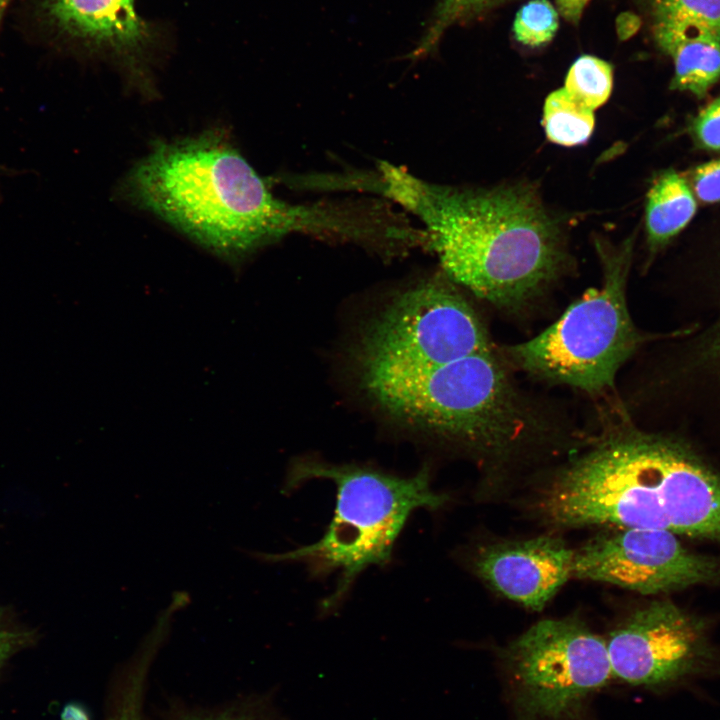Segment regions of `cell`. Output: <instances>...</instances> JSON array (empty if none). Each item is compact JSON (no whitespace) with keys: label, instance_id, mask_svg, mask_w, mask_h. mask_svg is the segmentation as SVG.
Masks as SVG:
<instances>
[{"label":"cell","instance_id":"obj_16","mask_svg":"<svg viewBox=\"0 0 720 720\" xmlns=\"http://www.w3.org/2000/svg\"><path fill=\"white\" fill-rule=\"evenodd\" d=\"M163 632L150 635L121 673L105 720H144L143 701L148 672L162 642Z\"/></svg>","mask_w":720,"mask_h":720},{"label":"cell","instance_id":"obj_7","mask_svg":"<svg viewBox=\"0 0 720 720\" xmlns=\"http://www.w3.org/2000/svg\"><path fill=\"white\" fill-rule=\"evenodd\" d=\"M517 720H568L613 676L606 640L575 617L543 619L502 653Z\"/></svg>","mask_w":720,"mask_h":720},{"label":"cell","instance_id":"obj_6","mask_svg":"<svg viewBox=\"0 0 720 720\" xmlns=\"http://www.w3.org/2000/svg\"><path fill=\"white\" fill-rule=\"evenodd\" d=\"M633 242L629 238L617 248L598 242L603 284L588 289L542 333L508 347L516 366L537 378L591 394L614 385L617 371L642 340L626 301Z\"/></svg>","mask_w":720,"mask_h":720},{"label":"cell","instance_id":"obj_25","mask_svg":"<svg viewBox=\"0 0 720 720\" xmlns=\"http://www.w3.org/2000/svg\"><path fill=\"white\" fill-rule=\"evenodd\" d=\"M557 10L567 21L577 23L590 0H555Z\"/></svg>","mask_w":720,"mask_h":720},{"label":"cell","instance_id":"obj_2","mask_svg":"<svg viewBox=\"0 0 720 720\" xmlns=\"http://www.w3.org/2000/svg\"><path fill=\"white\" fill-rule=\"evenodd\" d=\"M529 506L553 530L649 528L720 543V475L678 441L632 428L557 468Z\"/></svg>","mask_w":720,"mask_h":720},{"label":"cell","instance_id":"obj_10","mask_svg":"<svg viewBox=\"0 0 720 720\" xmlns=\"http://www.w3.org/2000/svg\"><path fill=\"white\" fill-rule=\"evenodd\" d=\"M572 578L658 595L720 585V559L691 550L669 531L607 528L573 549Z\"/></svg>","mask_w":720,"mask_h":720},{"label":"cell","instance_id":"obj_13","mask_svg":"<svg viewBox=\"0 0 720 720\" xmlns=\"http://www.w3.org/2000/svg\"><path fill=\"white\" fill-rule=\"evenodd\" d=\"M652 32L674 63L670 88L703 98L720 79V38L703 26L674 20H653Z\"/></svg>","mask_w":720,"mask_h":720},{"label":"cell","instance_id":"obj_27","mask_svg":"<svg viewBox=\"0 0 720 720\" xmlns=\"http://www.w3.org/2000/svg\"><path fill=\"white\" fill-rule=\"evenodd\" d=\"M11 0H0V24L4 17L5 11L8 8Z\"/></svg>","mask_w":720,"mask_h":720},{"label":"cell","instance_id":"obj_19","mask_svg":"<svg viewBox=\"0 0 720 720\" xmlns=\"http://www.w3.org/2000/svg\"><path fill=\"white\" fill-rule=\"evenodd\" d=\"M558 27V11L548 0H530L518 10L513 34L525 46L540 47L554 38Z\"/></svg>","mask_w":720,"mask_h":720},{"label":"cell","instance_id":"obj_11","mask_svg":"<svg viewBox=\"0 0 720 720\" xmlns=\"http://www.w3.org/2000/svg\"><path fill=\"white\" fill-rule=\"evenodd\" d=\"M42 11L60 36L111 60L136 85L150 90L162 33L136 12L134 0H45Z\"/></svg>","mask_w":720,"mask_h":720},{"label":"cell","instance_id":"obj_4","mask_svg":"<svg viewBox=\"0 0 720 720\" xmlns=\"http://www.w3.org/2000/svg\"><path fill=\"white\" fill-rule=\"evenodd\" d=\"M367 395L391 417L488 463L519 456L544 432L493 351L382 371Z\"/></svg>","mask_w":720,"mask_h":720},{"label":"cell","instance_id":"obj_23","mask_svg":"<svg viewBox=\"0 0 720 720\" xmlns=\"http://www.w3.org/2000/svg\"><path fill=\"white\" fill-rule=\"evenodd\" d=\"M692 190L704 203L720 202V158L697 166L690 174Z\"/></svg>","mask_w":720,"mask_h":720},{"label":"cell","instance_id":"obj_21","mask_svg":"<svg viewBox=\"0 0 720 720\" xmlns=\"http://www.w3.org/2000/svg\"><path fill=\"white\" fill-rule=\"evenodd\" d=\"M174 720H286L269 698L252 697L213 711H185Z\"/></svg>","mask_w":720,"mask_h":720},{"label":"cell","instance_id":"obj_1","mask_svg":"<svg viewBox=\"0 0 720 720\" xmlns=\"http://www.w3.org/2000/svg\"><path fill=\"white\" fill-rule=\"evenodd\" d=\"M124 196L227 259H240L291 233L374 242L381 229L373 203L294 204L269 185L216 130L159 141L129 171Z\"/></svg>","mask_w":720,"mask_h":720},{"label":"cell","instance_id":"obj_15","mask_svg":"<svg viewBox=\"0 0 720 720\" xmlns=\"http://www.w3.org/2000/svg\"><path fill=\"white\" fill-rule=\"evenodd\" d=\"M542 123L551 142L571 147L590 138L595 118L593 110L577 102L563 87L546 97Z\"/></svg>","mask_w":720,"mask_h":720},{"label":"cell","instance_id":"obj_14","mask_svg":"<svg viewBox=\"0 0 720 720\" xmlns=\"http://www.w3.org/2000/svg\"><path fill=\"white\" fill-rule=\"evenodd\" d=\"M697 202L687 181L675 170L663 171L647 195L645 226L652 249L675 237L691 221Z\"/></svg>","mask_w":720,"mask_h":720},{"label":"cell","instance_id":"obj_3","mask_svg":"<svg viewBox=\"0 0 720 720\" xmlns=\"http://www.w3.org/2000/svg\"><path fill=\"white\" fill-rule=\"evenodd\" d=\"M380 191L424 224L444 271L476 296L517 308L541 294L565 261L559 226L526 187L462 189L427 182L387 162Z\"/></svg>","mask_w":720,"mask_h":720},{"label":"cell","instance_id":"obj_22","mask_svg":"<svg viewBox=\"0 0 720 720\" xmlns=\"http://www.w3.org/2000/svg\"><path fill=\"white\" fill-rule=\"evenodd\" d=\"M688 130L698 148L720 151V96L690 121Z\"/></svg>","mask_w":720,"mask_h":720},{"label":"cell","instance_id":"obj_9","mask_svg":"<svg viewBox=\"0 0 720 720\" xmlns=\"http://www.w3.org/2000/svg\"><path fill=\"white\" fill-rule=\"evenodd\" d=\"M612 674L653 691L720 677V649L707 620L670 600L635 610L606 640Z\"/></svg>","mask_w":720,"mask_h":720},{"label":"cell","instance_id":"obj_5","mask_svg":"<svg viewBox=\"0 0 720 720\" xmlns=\"http://www.w3.org/2000/svg\"><path fill=\"white\" fill-rule=\"evenodd\" d=\"M310 480L335 485L334 514L325 533L312 544L262 557L301 563L312 576L337 573L335 590L322 601L321 609L327 613L342 603L366 568L391 562L395 543L415 510H439L450 499L432 488L427 467L403 477L369 466L301 459L291 466L285 489L291 491Z\"/></svg>","mask_w":720,"mask_h":720},{"label":"cell","instance_id":"obj_8","mask_svg":"<svg viewBox=\"0 0 720 720\" xmlns=\"http://www.w3.org/2000/svg\"><path fill=\"white\" fill-rule=\"evenodd\" d=\"M492 352L475 310L453 286L428 281L394 297L364 328L356 365L448 363Z\"/></svg>","mask_w":720,"mask_h":720},{"label":"cell","instance_id":"obj_18","mask_svg":"<svg viewBox=\"0 0 720 720\" xmlns=\"http://www.w3.org/2000/svg\"><path fill=\"white\" fill-rule=\"evenodd\" d=\"M612 87V66L592 55H582L574 61L564 85L571 97L593 111L609 99Z\"/></svg>","mask_w":720,"mask_h":720},{"label":"cell","instance_id":"obj_20","mask_svg":"<svg viewBox=\"0 0 720 720\" xmlns=\"http://www.w3.org/2000/svg\"><path fill=\"white\" fill-rule=\"evenodd\" d=\"M653 20L703 26L720 38V0H651Z\"/></svg>","mask_w":720,"mask_h":720},{"label":"cell","instance_id":"obj_17","mask_svg":"<svg viewBox=\"0 0 720 720\" xmlns=\"http://www.w3.org/2000/svg\"><path fill=\"white\" fill-rule=\"evenodd\" d=\"M503 1L439 0L422 36L407 58L414 61L425 58L437 49L446 30L474 19Z\"/></svg>","mask_w":720,"mask_h":720},{"label":"cell","instance_id":"obj_12","mask_svg":"<svg viewBox=\"0 0 720 720\" xmlns=\"http://www.w3.org/2000/svg\"><path fill=\"white\" fill-rule=\"evenodd\" d=\"M572 560L573 549L548 534L481 546L472 557V569L502 596L541 611L572 578Z\"/></svg>","mask_w":720,"mask_h":720},{"label":"cell","instance_id":"obj_24","mask_svg":"<svg viewBox=\"0 0 720 720\" xmlns=\"http://www.w3.org/2000/svg\"><path fill=\"white\" fill-rule=\"evenodd\" d=\"M28 641L27 633L9 628L0 618V669L6 660Z\"/></svg>","mask_w":720,"mask_h":720},{"label":"cell","instance_id":"obj_26","mask_svg":"<svg viewBox=\"0 0 720 720\" xmlns=\"http://www.w3.org/2000/svg\"><path fill=\"white\" fill-rule=\"evenodd\" d=\"M637 28L635 16L629 13L621 14L616 20L617 34L621 39L630 37Z\"/></svg>","mask_w":720,"mask_h":720}]
</instances>
